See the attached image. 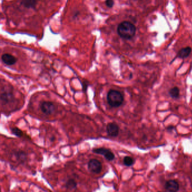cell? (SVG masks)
Segmentation results:
<instances>
[{
  "instance_id": "cell-1",
  "label": "cell",
  "mask_w": 192,
  "mask_h": 192,
  "mask_svg": "<svg viewBox=\"0 0 192 192\" xmlns=\"http://www.w3.org/2000/svg\"><path fill=\"white\" fill-rule=\"evenodd\" d=\"M117 33L122 39L130 40L135 35L136 27L130 21H124L118 25Z\"/></svg>"
},
{
  "instance_id": "cell-2",
  "label": "cell",
  "mask_w": 192,
  "mask_h": 192,
  "mask_svg": "<svg viewBox=\"0 0 192 192\" xmlns=\"http://www.w3.org/2000/svg\"><path fill=\"white\" fill-rule=\"evenodd\" d=\"M106 99L110 106L117 108L122 104L124 98L121 92L115 90H110L106 95Z\"/></svg>"
},
{
  "instance_id": "cell-3",
  "label": "cell",
  "mask_w": 192,
  "mask_h": 192,
  "mask_svg": "<svg viewBox=\"0 0 192 192\" xmlns=\"http://www.w3.org/2000/svg\"><path fill=\"white\" fill-rule=\"evenodd\" d=\"M92 152L95 153L103 156L105 158L109 161H112L115 158L114 153L109 149L105 148H95L92 150Z\"/></svg>"
},
{
  "instance_id": "cell-4",
  "label": "cell",
  "mask_w": 192,
  "mask_h": 192,
  "mask_svg": "<svg viewBox=\"0 0 192 192\" xmlns=\"http://www.w3.org/2000/svg\"><path fill=\"white\" fill-rule=\"evenodd\" d=\"M40 108L42 112L46 115H52L55 110L54 104L49 101H44L40 104Z\"/></svg>"
},
{
  "instance_id": "cell-5",
  "label": "cell",
  "mask_w": 192,
  "mask_h": 192,
  "mask_svg": "<svg viewBox=\"0 0 192 192\" xmlns=\"http://www.w3.org/2000/svg\"><path fill=\"white\" fill-rule=\"evenodd\" d=\"M101 163L96 159H91L88 163V169L90 171L94 174H100L102 170Z\"/></svg>"
},
{
  "instance_id": "cell-6",
  "label": "cell",
  "mask_w": 192,
  "mask_h": 192,
  "mask_svg": "<svg viewBox=\"0 0 192 192\" xmlns=\"http://www.w3.org/2000/svg\"><path fill=\"white\" fill-rule=\"evenodd\" d=\"M106 133L110 137H116L118 136L119 128L117 124L114 122H110L107 124L106 127Z\"/></svg>"
},
{
  "instance_id": "cell-7",
  "label": "cell",
  "mask_w": 192,
  "mask_h": 192,
  "mask_svg": "<svg viewBox=\"0 0 192 192\" xmlns=\"http://www.w3.org/2000/svg\"><path fill=\"white\" fill-rule=\"evenodd\" d=\"M165 188L169 192H177L179 190V184L176 181L170 180L166 182Z\"/></svg>"
},
{
  "instance_id": "cell-8",
  "label": "cell",
  "mask_w": 192,
  "mask_h": 192,
  "mask_svg": "<svg viewBox=\"0 0 192 192\" xmlns=\"http://www.w3.org/2000/svg\"><path fill=\"white\" fill-rule=\"evenodd\" d=\"M2 61L7 65H12L16 63L17 59L15 56L9 54H4L1 56Z\"/></svg>"
},
{
  "instance_id": "cell-9",
  "label": "cell",
  "mask_w": 192,
  "mask_h": 192,
  "mask_svg": "<svg viewBox=\"0 0 192 192\" xmlns=\"http://www.w3.org/2000/svg\"><path fill=\"white\" fill-rule=\"evenodd\" d=\"M21 5L27 9H35L37 0H20Z\"/></svg>"
},
{
  "instance_id": "cell-10",
  "label": "cell",
  "mask_w": 192,
  "mask_h": 192,
  "mask_svg": "<svg viewBox=\"0 0 192 192\" xmlns=\"http://www.w3.org/2000/svg\"><path fill=\"white\" fill-rule=\"evenodd\" d=\"M12 99V94L10 91L1 92V101L2 103L7 104Z\"/></svg>"
},
{
  "instance_id": "cell-11",
  "label": "cell",
  "mask_w": 192,
  "mask_h": 192,
  "mask_svg": "<svg viewBox=\"0 0 192 192\" xmlns=\"http://www.w3.org/2000/svg\"><path fill=\"white\" fill-rule=\"evenodd\" d=\"M192 52V49L190 47H186L181 49L179 52L178 53L177 56L181 59L186 58L189 56L190 54Z\"/></svg>"
},
{
  "instance_id": "cell-12",
  "label": "cell",
  "mask_w": 192,
  "mask_h": 192,
  "mask_svg": "<svg viewBox=\"0 0 192 192\" xmlns=\"http://www.w3.org/2000/svg\"><path fill=\"white\" fill-rule=\"evenodd\" d=\"M15 157L17 158V160L19 161H21V162H24L27 160V154L24 151H17L15 153Z\"/></svg>"
},
{
  "instance_id": "cell-13",
  "label": "cell",
  "mask_w": 192,
  "mask_h": 192,
  "mask_svg": "<svg viewBox=\"0 0 192 192\" xmlns=\"http://www.w3.org/2000/svg\"><path fill=\"white\" fill-rule=\"evenodd\" d=\"M169 95L173 99H177L180 96V90L177 87H172L169 90Z\"/></svg>"
},
{
  "instance_id": "cell-14",
  "label": "cell",
  "mask_w": 192,
  "mask_h": 192,
  "mask_svg": "<svg viewBox=\"0 0 192 192\" xmlns=\"http://www.w3.org/2000/svg\"><path fill=\"white\" fill-rule=\"evenodd\" d=\"M77 185V184L76 181L73 179H69L66 182L65 186L68 190H73L76 188Z\"/></svg>"
},
{
  "instance_id": "cell-15",
  "label": "cell",
  "mask_w": 192,
  "mask_h": 192,
  "mask_svg": "<svg viewBox=\"0 0 192 192\" xmlns=\"http://www.w3.org/2000/svg\"><path fill=\"white\" fill-rule=\"evenodd\" d=\"M135 163V160L133 158L130 157V156H126L124 158V163L125 166H131L133 165Z\"/></svg>"
},
{
  "instance_id": "cell-16",
  "label": "cell",
  "mask_w": 192,
  "mask_h": 192,
  "mask_svg": "<svg viewBox=\"0 0 192 192\" xmlns=\"http://www.w3.org/2000/svg\"><path fill=\"white\" fill-rule=\"evenodd\" d=\"M12 133H13L14 135L17 136V137H19V138H21L23 135V131L18 127L12 128Z\"/></svg>"
},
{
  "instance_id": "cell-17",
  "label": "cell",
  "mask_w": 192,
  "mask_h": 192,
  "mask_svg": "<svg viewBox=\"0 0 192 192\" xmlns=\"http://www.w3.org/2000/svg\"><path fill=\"white\" fill-rule=\"evenodd\" d=\"M105 3H106V6H108V7L111 8V7H112L113 5H114V1H113V0H106Z\"/></svg>"
},
{
  "instance_id": "cell-18",
  "label": "cell",
  "mask_w": 192,
  "mask_h": 192,
  "mask_svg": "<svg viewBox=\"0 0 192 192\" xmlns=\"http://www.w3.org/2000/svg\"><path fill=\"white\" fill-rule=\"evenodd\" d=\"M88 85H89V83H86V82H85L83 83L82 88L83 90L84 91V92H86V91H87V87H88Z\"/></svg>"
},
{
  "instance_id": "cell-19",
  "label": "cell",
  "mask_w": 192,
  "mask_h": 192,
  "mask_svg": "<svg viewBox=\"0 0 192 192\" xmlns=\"http://www.w3.org/2000/svg\"><path fill=\"white\" fill-rule=\"evenodd\" d=\"M54 140H55V137L53 136V137L51 138V141H54Z\"/></svg>"
}]
</instances>
